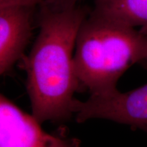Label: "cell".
I'll list each match as a JSON object with an SVG mask.
<instances>
[{
    "mask_svg": "<svg viewBox=\"0 0 147 147\" xmlns=\"http://www.w3.org/2000/svg\"><path fill=\"white\" fill-rule=\"evenodd\" d=\"M38 10L39 33L28 56L21 59L32 115L40 124L63 122L75 114L74 95L80 85L74 50L90 12L65 0H45Z\"/></svg>",
    "mask_w": 147,
    "mask_h": 147,
    "instance_id": "cell-1",
    "label": "cell"
},
{
    "mask_svg": "<svg viewBox=\"0 0 147 147\" xmlns=\"http://www.w3.org/2000/svg\"><path fill=\"white\" fill-rule=\"evenodd\" d=\"M146 62L147 34L89 12L79 29L75 47V68L80 87L91 95L113 93L127 69Z\"/></svg>",
    "mask_w": 147,
    "mask_h": 147,
    "instance_id": "cell-2",
    "label": "cell"
},
{
    "mask_svg": "<svg viewBox=\"0 0 147 147\" xmlns=\"http://www.w3.org/2000/svg\"><path fill=\"white\" fill-rule=\"evenodd\" d=\"M77 122L102 119L140 129L147 133V84L127 92L119 90L104 95H91L87 100H77Z\"/></svg>",
    "mask_w": 147,
    "mask_h": 147,
    "instance_id": "cell-3",
    "label": "cell"
},
{
    "mask_svg": "<svg viewBox=\"0 0 147 147\" xmlns=\"http://www.w3.org/2000/svg\"><path fill=\"white\" fill-rule=\"evenodd\" d=\"M80 141L51 134L4 95H0V147H79Z\"/></svg>",
    "mask_w": 147,
    "mask_h": 147,
    "instance_id": "cell-4",
    "label": "cell"
},
{
    "mask_svg": "<svg viewBox=\"0 0 147 147\" xmlns=\"http://www.w3.org/2000/svg\"><path fill=\"white\" fill-rule=\"evenodd\" d=\"M36 7L10 5L0 7V73L6 74L24 52L32 35Z\"/></svg>",
    "mask_w": 147,
    "mask_h": 147,
    "instance_id": "cell-5",
    "label": "cell"
},
{
    "mask_svg": "<svg viewBox=\"0 0 147 147\" xmlns=\"http://www.w3.org/2000/svg\"><path fill=\"white\" fill-rule=\"evenodd\" d=\"M93 11L147 34V0H95Z\"/></svg>",
    "mask_w": 147,
    "mask_h": 147,
    "instance_id": "cell-6",
    "label": "cell"
},
{
    "mask_svg": "<svg viewBox=\"0 0 147 147\" xmlns=\"http://www.w3.org/2000/svg\"><path fill=\"white\" fill-rule=\"evenodd\" d=\"M45 0H0V7L10 5H25L36 7L40 5Z\"/></svg>",
    "mask_w": 147,
    "mask_h": 147,
    "instance_id": "cell-7",
    "label": "cell"
},
{
    "mask_svg": "<svg viewBox=\"0 0 147 147\" xmlns=\"http://www.w3.org/2000/svg\"><path fill=\"white\" fill-rule=\"evenodd\" d=\"M65 1H71V2H74V3H78L80 0H65Z\"/></svg>",
    "mask_w": 147,
    "mask_h": 147,
    "instance_id": "cell-8",
    "label": "cell"
},
{
    "mask_svg": "<svg viewBox=\"0 0 147 147\" xmlns=\"http://www.w3.org/2000/svg\"><path fill=\"white\" fill-rule=\"evenodd\" d=\"M145 66H146V67H147V62H146V64H145V65H144Z\"/></svg>",
    "mask_w": 147,
    "mask_h": 147,
    "instance_id": "cell-9",
    "label": "cell"
}]
</instances>
